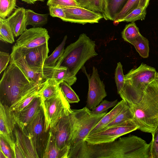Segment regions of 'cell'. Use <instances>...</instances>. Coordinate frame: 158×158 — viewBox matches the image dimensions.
<instances>
[{
  "mask_svg": "<svg viewBox=\"0 0 158 158\" xmlns=\"http://www.w3.org/2000/svg\"><path fill=\"white\" fill-rule=\"evenodd\" d=\"M129 106L138 129L152 134L158 127V80L156 78L148 85L138 103Z\"/></svg>",
  "mask_w": 158,
  "mask_h": 158,
  "instance_id": "1",
  "label": "cell"
},
{
  "mask_svg": "<svg viewBox=\"0 0 158 158\" xmlns=\"http://www.w3.org/2000/svg\"><path fill=\"white\" fill-rule=\"evenodd\" d=\"M38 84L30 81L10 60L0 81V102L10 108Z\"/></svg>",
  "mask_w": 158,
  "mask_h": 158,
  "instance_id": "2",
  "label": "cell"
},
{
  "mask_svg": "<svg viewBox=\"0 0 158 158\" xmlns=\"http://www.w3.org/2000/svg\"><path fill=\"white\" fill-rule=\"evenodd\" d=\"M157 72L152 67L142 63L125 75L124 87L119 94L128 105L138 103L148 85L156 78Z\"/></svg>",
  "mask_w": 158,
  "mask_h": 158,
  "instance_id": "3",
  "label": "cell"
},
{
  "mask_svg": "<svg viewBox=\"0 0 158 158\" xmlns=\"http://www.w3.org/2000/svg\"><path fill=\"white\" fill-rule=\"evenodd\" d=\"M95 42L85 34H81L78 39L69 45L55 66L67 68L71 75L76 76L86 62L98 54Z\"/></svg>",
  "mask_w": 158,
  "mask_h": 158,
  "instance_id": "4",
  "label": "cell"
},
{
  "mask_svg": "<svg viewBox=\"0 0 158 158\" xmlns=\"http://www.w3.org/2000/svg\"><path fill=\"white\" fill-rule=\"evenodd\" d=\"M96 114L92 113L87 106L80 109H72L69 114L71 134L68 158L85 141L90 131L107 113Z\"/></svg>",
  "mask_w": 158,
  "mask_h": 158,
  "instance_id": "5",
  "label": "cell"
},
{
  "mask_svg": "<svg viewBox=\"0 0 158 158\" xmlns=\"http://www.w3.org/2000/svg\"><path fill=\"white\" fill-rule=\"evenodd\" d=\"M22 129L30 140L38 158H43L49 131L46 130L45 119L42 106L30 121Z\"/></svg>",
  "mask_w": 158,
  "mask_h": 158,
  "instance_id": "6",
  "label": "cell"
},
{
  "mask_svg": "<svg viewBox=\"0 0 158 158\" xmlns=\"http://www.w3.org/2000/svg\"><path fill=\"white\" fill-rule=\"evenodd\" d=\"M45 119L46 130L48 131L63 116L72 112L69 103L60 88L54 96L42 102Z\"/></svg>",
  "mask_w": 158,
  "mask_h": 158,
  "instance_id": "7",
  "label": "cell"
},
{
  "mask_svg": "<svg viewBox=\"0 0 158 158\" xmlns=\"http://www.w3.org/2000/svg\"><path fill=\"white\" fill-rule=\"evenodd\" d=\"M138 127L132 121L127 124L102 129L88 135L85 141L89 144H96L113 141L120 136L138 129Z\"/></svg>",
  "mask_w": 158,
  "mask_h": 158,
  "instance_id": "8",
  "label": "cell"
},
{
  "mask_svg": "<svg viewBox=\"0 0 158 158\" xmlns=\"http://www.w3.org/2000/svg\"><path fill=\"white\" fill-rule=\"evenodd\" d=\"M83 71L87 77L89 84L86 106L91 110L98 106L107 94L105 85L101 80L98 69L95 67L93 66L91 75L87 73L85 68Z\"/></svg>",
  "mask_w": 158,
  "mask_h": 158,
  "instance_id": "9",
  "label": "cell"
},
{
  "mask_svg": "<svg viewBox=\"0 0 158 158\" xmlns=\"http://www.w3.org/2000/svg\"><path fill=\"white\" fill-rule=\"evenodd\" d=\"M50 38L47 30L42 27L27 29L17 40L13 47L31 48L48 43Z\"/></svg>",
  "mask_w": 158,
  "mask_h": 158,
  "instance_id": "10",
  "label": "cell"
},
{
  "mask_svg": "<svg viewBox=\"0 0 158 158\" xmlns=\"http://www.w3.org/2000/svg\"><path fill=\"white\" fill-rule=\"evenodd\" d=\"M24 56L31 68L42 73L44 61L49 52L48 43L31 48H12Z\"/></svg>",
  "mask_w": 158,
  "mask_h": 158,
  "instance_id": "11",
  "label": "cell"
},
{
  "mask_svg": "<svg viewBox=\"0 0 158 158\" xmlns=\"http://www.w3.org/2000/svg\"><path fill=\"white\" fill-rule=\"evenodd\" d=\"M66 17L63 21L84 24L96 23L104 18L103 14L81 6L62 8Z\"/></svg>",
  "mask_w": 158,
  "mask_h": 158,
  "instance_id": "12",
  "label": "cell"
},
{
  "mask_svg": "<svg viewBox=\"0 0 158 158\" xmlns=\"http://www.w3.org/2000/svg\"><path fill=\"white\" fill-rule=\"evenodd\" d=\"M16 123L14 114L10 111L9 108L0 102V136L7 141L14 152L15 141L14 131Z\"/></svg>",
  "mask_w": 158,
  "mask_h": 158,
  "instance_id": "13",
  "label": "cell"
},
{
  "mask_svg": "<svg viewBox=\"0 0 158 158\" xmlns=\"http://www.w3.org/2000/svg\"><path fill=\"white\" fill-rule=\"evenodd\" d=\"M14 133L15 141L14 152L15 158H38L28 137L17 123Z\"/></svg>",
  "mask_w": 158,
  "mask_h": 158,
  "instance_id": "14",
  "label": "cell"
},
{
  "mask_svg": "<svg viewBox=\"0 0 158 158\" xmlns=\"http://www.w3.org/2000/svg\"><path fill=\"white\" fill-rule=\"evenodd\" d=\"M69 114L65 115L59 119L49 130L60 148L69 146L71 134Z\"/></svg>",
  "mask_w": 158,
  "mask_h": 158,
  "instance_id": "15",
  "label": "cell"
},
{
  "mask_svg": "<svg viewBox=\"0 0 158 158\" xmlns=\"http://www.w3.org/2000/svg\"><path fill=\"white\" fill-rule=\"evenodd\" d=\"M10 60L21 70L30 81L37 84H40L45 79L42 73L35 72L30 67L26 59L21 54L15 49H12Z\"/></svg>",
  "mask_w": 158,
  "mask_h": 158,
  "instance_id": "16",
  "label": "cell"
},
{
  "mask_svg": "<svg viewBox=\"0 0 158 158\" xmlns=\"http://www.w3.org/2000/svg\"><path fill=\"white\" fill-rule=\"evenodd\" d=\"M42 106L40 95L37 96L20 111L14 113L16 123L22 128L32 119Z\"/></svg>",
  "mask_w": 158,
  "mask_h": 158,
  "instance_id": "17",
  "label": "cell"
},
{
  "mask_svg": "<svg viewBox=\"0 0 158 158\" xmlns=\"http://www.w3.org/2000/svg\"><path fill=\"white\" fill-rule=\"evenodd\" d=\"M42 74L45 79H53L60 83L65 82L70 86L75 83L77 80L76 77L73 76L65 67L44 66Z\"/></svg>",
  "mask_w": 158,
  "mask_h": 158,
  "instance_id": "18",
  "label": "cell"
},
{
  "mask_svg": "<svg viewBox=\"0 0 158 158\" xmlns=\"http://www.w3.org/2000/svg\"><path fill=\"white\" fill-rule=\"evenodd\" d=\"M25 10L26 9L23 7L16 8L14 12L7 18L15 37L21 35L27 29Z\"/></svg>",
  "mask_w": 158,
  "mask_h": 158,
  "instance_id": "19",
  "label": "cell"
},
{
  "mask_svg": "<svg viewBox=\"0 0 158 158\" xmlns=\"http://www.w3.org/2000/svg\"><path fill=\"white\" fill-rule=\"evenodd\" d=\"M69 146L60 148L57 145L54 136L49 130L47 143L43 158H68Z\"/></svg>",
  "mask_w": 158,
  "mask_h": 158,
  "instance_id": "20",
  "label": "cell"
},
{
  "mask_svg": "<svg viewBox=\"0 0 158 158\" xmlns=\"http://www.w3.org/2000/svg\"><path fill=\"white\" fill-rule=\"evenodd\" d=\"M43 83L37 85L21 97L9 108L10 111L14 113H17L28 105L34 98L40 95L39 91Z\"/></svg>",
  "mask_w": 158,
  "mask_h": 158,
  "instance_id": "21",
  "label": "cell"
},
{
  "mask_svg": "<svg viewBox=\"0 0 158 158\" xmlns=\"http://www.w3.org/2000/svg\"><path fill=\"white\" fill-rule=\"evenodd\" d=\"M126 104L125 102L122 99L118 102L112 110L102 118L88 135L100 131L112 121L123 109Z\"/></svg>",
  "mask_w": 158,
  "mask_h": 158,
  "instance_id": "22",
  "label": "cell"
},
{
  "mask_svg": "<svg viewBox=\"0 0 158 158\" xmlns=\"http://www.w3.org/2000/svg\"><path fill=\"white\" fill-rule=\"evenodd\" d=\"M59 82L53 79H46L39 91L42 102L56 95L60 88Z\"/></svg>",
  "mask_w": 158,
  "mask_h": 158,
  "instance_id": "23",
  "label": "cell"
},
{
  "mask_svg": "<svg viewBox=\"0 0 158 158\" xmlns=\"http://www.w3.org/2000/svg\"><path fill=\"white\" fill-rule=\"evenodd\" d=\"M128 0H105V7L103 14L106 20L113 21Z\"/></svg>",
  "mask_w": 158,
  "mask_h": 158,
  "instance_id": "24",
  "label": "cell"
},
{
  "mask_svg": "<svg viewBox=\"0 0 158 158\" xmlns=\"http://www.w3.org/2000/svg\"><path fill=\"white\" fill-rule=\"evenodd\" d=\"M150 0H128L121 10L115 16L114 20L115 23L132 11L138 7L147 8Z\"/></svg>",
  "mask_w": 158,
  "mask_h": 158,
  "instance_id": "25",
  "label": "cell"
},
{
  "mask_svg": "<svg viewBox=\"0 0 158 158\" xmlns=\"http://www.w3.org/2000/svg\"><path fill=\"white\" fill-rule=\"evenodd\" d=\"M133 119V114L132 111L130 106L126 103L123 109L115 118L102 129L127 124L132 121Z\"/></svg>",
  "mask_w": 158,
  "mask_h": 158,
  "instance_id": "26",
  "label": "cell"
},
{
  "mask_svg": "<svg viewBox=\"0 0 158 158\" xmlns=\"http://www.w3.org/2000/svg\"><path fill=\"white\" fill-rule=\"evenodd\" d=\"M27 25H31L33 27H41L48 22V14L37 13L30 9H26Z\"/></svg>",
  "mask_w": 158,
  "mask_h": 158,
  "instance_id": "27",
  "label": "cell"
},
{
  "mask_svg": "<svg viewBox=\"0 0 158 158\" xmlns=\"http://www.w3.org/2000/svg\"><path fill=\"white\" fill-rule=\"evenodd\" d=\"M14 35L7 19L0 18V40L10 44L15 42Z\"/></svg>",
  "mask_w": 158,
  "mask_h": 158,
  "instance_id": "28",
  "label": "cell"
},
{
  "mask_svg": "<svg viewBox=\"0 0 158 158\" xmlns=\"http://www.w3.org/2000/svg\"><path fill=\"white\" fill-rule=\"evenodd\" d=\"M67 38V35H65L61 44L56 48L52 54L47 58L44 61V66L49 67L55 66L57 62L64 53Z\"/></svg>",
  "mask_w": 158,
  "mask_h": 158,
  "instance_id": "29",
  "label": "cell"
},
{
  "mask_svg": "<svg viewBox=\"0 0 158 158\" xmlns=\"http://www.w3.org/2000/svg\"><path fill=\"white\" fill-rule=\"evenodd\" d=\"M80 6L103 15L105 7V0H76Z\"/></svg>",
  "mask_w": 158,
  "mask_h": 158,
  "instance_id": "30",
  "label": "cell"
},
{
  "mask_svg": "<svg viewBox=\"0 0 158 158\" xmlns=\"http://www.w3.org/2000/svg\"><path fill=\"white\" fill-rule=\"evenodd\" d=\"M140 56L147 58L149 56V48L148 40L141 34L131 43Z\"/></svg>",
  "mask_w": 158,
  "mask_h": 158,
  "instance_id": "31",
  "label": "cell"
},
{
  "mask_svg": "<svg viewBox=\"0 0 158 158\" xmlns=\"http://www.w3.org/2000/svg\"><path fill=\"white\" fill-rule=\"evenodd\" d=\"M140 34L139 28L134 22L126 25L122 32V37L124 40L130 44Z\"/></svg>",
  "mask_w": 158,
  "mask_h": 158,
  "instance_id": "32",
  "label": "cell"
},
{
  "mask_svg": "<svg viewBox=\"0 0 158 158\" xmlns=\"http://www.w3.org/2000/svg\"><path fill=\"white\" fill-rule=\"evenodd\" d=\"M146 7H138L132 11L117 23L121 22H134L137 20H144L146 15Z\"/></svg>",
  "mask_w": 158,
  "mask_h": 158,
  "instance_id": "33",
  "label": "cell"
},
{
  "mask_svg": "<svg viewBox=\"0 0 158 158\" xmlns=\"http://www.w3.org/2000/svg\"><path fill=\"white\" fill-rule=\"evenodd\" d=\"M16 6V0H0V18L8 17Z\"/></svg>",
  "mask_w": 158,
  "mask_h": 158,
  "instance_id": "34",
  "label": "cell"
},
{
  "mask_svg": "<svg viewBox=\"0 0 158 158\" xmlns=\"http://www.w3.org/2000/svg\"><path fill=\"white\" fill-rule=\"evenodd\" d=\"M61 90L69 103H78L80 99L71 86L65 82L60 84Z\"/></svg>",
  "mask_w": 158,
  "mask_h": 158,
  "instance_id": "35",
  "label": "cell"
},
{
  "mask_svg": "<svg viewBox=\"0 0 158 158\" xmlns=\"http://www.w3.org/2000/svg\"><path fill=\"white\" fill-rule=\"evenodd\" d=\"M115 81L117 88V93L119 94L124 87L125 81L123 65L120 62L117 63L115 70Z\"/></svg>",
  "mask_w": 158,
  "mask_h": 158,
  "instance_id": "36",
  "label": "cell"
},
{
  "mask_svg": "<svg viewBox=\"0 0 158 158\" xmlns=\"http://www.w3.org/2000/svg\"><path fill=\"white\" fill-rule=\"evenodd\" d=\"M118 99L110 101L106 100H103L95 108L91 110L92 113L98 114H102L111 107H114L118 103Z\"/></svg>",
  "mask_w": 158,
  "mask_h": 158,
  "instance_id": "37",
  "label": "cell"
},
{
  "mask_svg": "<svg viewBox=\"0 0 158 158\" xmlns=\"http://www.w3.org/2000/svg\"><path fill=\"white\" fill-rule=\"evenodd\" d=\"M47 5L61 8L80 6L76 0H48Z\"/></svg>",
  "mask_w": 158,
  "mask_h": 158,
  "instance_id": "38",
  "label": "cell"
},
{
  "mask_svg": "<svg viewBox=\"0 0 158 158\" xmlns=\"http://www.w3.org/2000/svg\"><path fill=\"white\" fill-rule=\"evenodd\" d=\"M150 144V158H158V127L152 134Z\"/></svg>",
  "mask_w": 158,
  "mask_h": 158,
  "instance_id": "39",
  "label": "cell"
},
{
  "mask_svg": "<svg viewBox=\"0 0 158 158\" xmlns=\"http://www.w3.org/2000/svg\"><path fill=\"white\" fill-rule=\"evenodd\" d=\"M0 150L7 158H15L13 150L9 144L2 137L0 136Z\"/></svg>",
  "mask_w": 158,
  "mask_h": 158,
  "instance_id": "40",
  "label": "cell"
},
{
  "mask_svg": "<svg viewBox=\"0 0 158 158\" xmlns=\"http://www.w3.org/2000/svg\"><path fill=\"white\" fill-rule=\"evenodd\" d=\"M49 11L50 15L53 17L60 18L64 21L66 17V15L63 9L56 6H49Z\"/></svg>",
  "mask_w": 158,
  "mask_h": 158,
  "instance_id": "41",
  "label": "cell"
},
{
  "mask_svg": "<svg viewBox=\"0 0 158 158\" xmlns=\"http://www.w3.org/2000/svg\"><path fill=\"white\" fill-rule=\"evenodd\" d=\"M10 54L9 53L0 52V73L7 68L8 64L10 60Z\"/></svg>",
  "mask_w": 158,
  "mask_h": 158,
  "instance_id": "42",
  "label": "cell"
},
{
  "mask_svg": "<svg viewBox=\"0 0 158 158\" xmlns=\"http://www.w3.org/2000/svg\"><path fill=\"white\" fill-rule=\"evenodd\" d=\"M22 1L28 4H34L36 1L38 0H21Z\"/></svg>",
  "mask_w": 158,
  "mask_h": 158,
  "instance_id": "43",
  "label": "cell"
},
{
  "mask_svg": "<svg viewBox=\"0 0 158 158\" xmlns=\"http://www.w3.org/2000/svg\"><path fill=\"white\" fill-rule=\"evenodd\" d=\"M0 158H7L5 154L1 150H0Z\"/></svg>",
  "mask_w": 158,
  "mask_h": 158,
  "instance_id": "44",
  "label": "cell"
},
{
  "mask_svg": "<svg viewBox=\"0 0 158 158\" xmlns=\"http://www.w3.org/2000/svg\"><path fill=\"white\" fill-rule=\"evenodd\" d=\"M156 79L158 80V72H157V73Z\"/></svg>",
  "mask_w": 158,
  "mask_h": 158,
  "instance_id": "45",
  "label": "cell"
},
{
  "mask_svg": "<svg viewBox=\"0 0 158 158\" xmlns=\"http://www.w3.org/2000/svg\"><path fill=\"white\" fill-rule=\"evenodd\" d=\"M45 0H38V1H41V2H44Z\"/></svg>",
  "mask_w": 158,
  "mask_h": 158,
  "instance_id": "46",
  "label": "cell"
}]
</instances>
